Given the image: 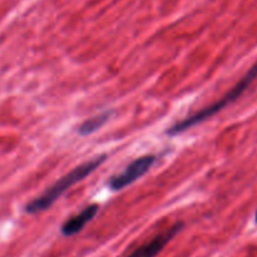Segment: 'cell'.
I'll use <instances>...</instances> for the list:
<instances>
[{"label": "cell", "mask_w": 257, "mask_h": 257, "mask_svg": "<svg viewBox=\"0 0 257 257\" xmlns=\"http://www.w3.org/2000/svg\"><path fill=\"white\" fill-rule=\"evenodd\" d=\"M106 159H107L106 155H98V157L73 168L67 174H64L56 183H53L51 187L47 188L43 194L29 202L26 206L27 213L37 214L51 208L71 187L82 182L85 178L92 174L96 169H98V167H101L106 162Z\"/></svg>", "instance_id": "cell-1"}, {"label": "cell", "mask_w": 257, "mask_h": 257, "mask_svg": "<svg viewBox=\"0 0 257 257\" xmlns=\"http://www.w3.org/2000/svg\"><path fill=\"white\" fill-rule=\"evenodd\" d=\"M257 78V62L249 68L246 72V75L233 86L229 91H227L218 101L211 103V105L206 106V107L201 108L199 111L194 112L193 115L187 116L183 120L178 121L174 125L170 126L167 130V134L170 137H175V135H179L182 133L187 132L189 128H192L193 126L198 125V123L204 122L206 120H208L209 117L214 116L216 113H218L219 111H222L223 108H226L227 106L231 105L232 102H234L236 100H238L242 95L244 93V91L249 87L252 82Z\"/></svg>", "instance_id": "cell-2"}, {"label": "cell", "mask_w": 257, "mask_h": 257, "mask_svg": "<svg viewBox=\"0 0 257 257\" xmlns=\"http://www.w3.org/2000/svg\"><path fill=\"white\" fill-rule=\"evenodd\" d=\"M157 162V155L148 154L144 157L137 158V159L133 160L125 169L122 170L118 174L112 175V177L108 179V188L113 192H117V190H122L123 188H126L127 185L133 184L134 182H137L138 179H140L142 177H144L150 169H152L153 165Z\"/></svg>", "instance_id": "cell-3"}, {"label": "cell", "mask_w": 257, "mask_h": 257, "mask_svg": "<svg viewBox=\"0 0 257 257\" xmlns=\"http://www.w3.org/2000/svg\"><path fill=\"white\" fill-rule=\"evenodd\" d=\"M183 227H184L183 222H177L172 227L165 229L164 232L157 234L149 242L138 247L137 249H134L132 253L127 254L126 257H157L164 249V247L182 231Z\"/></svg>", "instance_id": "cell-4"}, {"label": "cell", "mask_w": 257, "mask_h": 257, "mask_svg": "<svg viewBox=\"0 0 257 257\" xmlns=\"http://www.w3.org/2000/svg\"><path fill=\"white\" fill-rule=\"evenodd\" d=\"M98 211H100V206L96 203L85 207L80 213L68 218L67 221L62 224V234L66 237H71L80 233V232L85 228L86 224H88L93 218H95L96 214L98 213Z\"/></svg>", "instance_id": "cell-5"}, {"label": "cell", "mask_w": 257, "mask_h": 257, "mask_svg": "<svg viewBox=\"0 0 257 257\" xmlns=\"http://www.w3.org/2000/svg\"><path fill=\"white\" fill-rule=\"evenodd\" d=\"M112 113L113 111H103V112L97 113V115L85 120L80 126H78V134H80L81 137H88V135H92L93 133L98 132V130H100L103 125H106V122L110 120Z\"/></svg>", "instance_id": "cell-6"}, {"label": "cell", "mask_w": 257, "mask_h": 257, "mask_svg": "<svg viewBox=\"0 0 257 257\" xmlns=\"http://www.w3.org/2000/svg\"><path fill=\"white\" fill-rule=\"evenodd\" d=\"M254 219H256V222H257V212H256V214H254Z\"/></svg>", "instance_id": "cell-7"}]
</instances>
